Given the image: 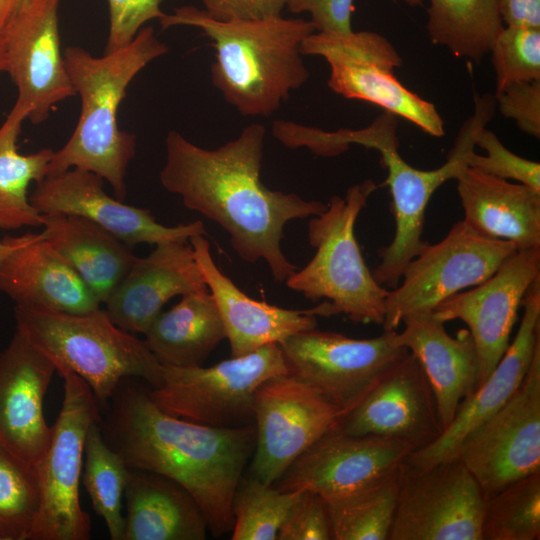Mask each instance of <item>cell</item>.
Returning <instances> with one entry per match:
<instances>
[{
	"label": "cell",
	"instance_id": "d590c367",
	"mask_svg": "<svg viewBox=\"0 0 540 540\" xmlns=\"http://www.w3.org/2000/svg\"><path fill=\"white\" fill-rule=\"evenodd\" d=\"M40 503L36 467L0 442V540H29Z\"/></svg>",
	"mask_w": 540,
	"mask_h": 540
},
{
	"label": "cell",
	"instance_id": "e575fe53",
	"mask_svg": "<svg viewBox=\"0 0 540 540\" xmlns=\"http://www.w3.org/2000/svg\"><path fill=\"white\" fill-rule=\"evenodd\" d=\"M540 539V471L485 499L481 540Z\"/></svg>",
	"mask_w": 540,
	"mask_h": 540
},
{
	"label": "cell",
	"instance_id": "ac0fdd59",
	"mask_svg": "<svg viewBox=\"0 0 540 540\" xmlns=\"http://www.w3.org/2000/svg\"><path fill=\"white\" fill-rule=\"evenodd\" d=\"M412 449L401 442L345 433L339 425L297 456L273 485L280 491H312L326 502L383 480Z\"/></svg>",
	"mask_w": 540,
	"mask_h": 540
},
{
	"label": "cell",
	"instance_id": "9a60e30c",
	"mask_svg": "<svg viewBox=\"0 0 540 540\" xmlns=\"http://www.w3.org/2000/svg\"><path fill=\"white\" fill-rule=\"evenodd\" d=\"M345 413L312 386L289 373L264 382L254 399L256 443L251 476L274 485L292 461Z\"/></svg>",
	"mask_w": 540,
	"mask_h": 540
},
{
	"label": "cell",
	"instance_id": "4dcf8cb0",
	"mask_svg": "<svg viewBox=\"0 0 540 540\" xmlns=\"http://www.w3.org/2000/svg\"><path fill=\"white\" fill-rule=\"evenodd\" d=\"M27 112L14 104L0 126V229L16 230L42 226L43 217L29 201L32 182H41L48 174L54 150L43 148L23 155L17 140Z\"/></svg>",
	"mask_w": 540,
	"mask_h": 540
},
{
	"label": "cell",
	"instance_id": "4316f807",
	"mask_svg": "<svg viewBox=\"0 0 540 540\" xmlns=\"http://www.w3.org/2000/svg\"><path fill=\"white\" fill-rule=\"evenodd\" d=\"M463 222L517 250L540 248V191L466 167L455 178Z\"/></svg>",
	"mask_w": 540,
	"mask_h": 540
},
{
	"label": "cell",
	"instance_id": "6da1fadb",
	"mask_svg": "<svg viewBox=\"0 0 540 540\" xmlns=\"http://www.w3.org/2000/svg\"><path fill=\"white\" fill-rule=\"evenodd\" d=\"M265 135V127L253 123L235 139L207 149L171 130L159 179L166 191L181 197L186 208L221 226L242 260H264L273 278L285 282L297 267L281 248L284 226L319 215L327 204L263 184Z\"/></svg>",
	"mask_w": 540,
	"mask_h": 540
},
{
	"label": "cell",
	"instance_id": "f546056e",
	"mask_svg": "<svg viewBox=\"0 0 540 540\" xmlns=\"http://www.w3.org/2000/svg\"><path fill=\"white\" fill-rule=\"evenodd\" d=\"M144 336L161 364L191 367L201 366L226 339V332L208 290L181 296L179 303L155 318Z\"/></svg>",
	"mask_w": 540,
	"mask_h": 540
},
{
	"label": "cell",
	"instance_id": "7bdbcfd3",
	"mask_svg": "<svg viewBox=\"0 0 540 540\" xmlns=\"http://www.w3.org/2000/svg\"><path fill=\"white\" fill-rule=\"evenodd\" d=\"M285 7L294 14L309 13L316 32L353 30L354 0H286Z\"/></svg>",
	"mask_w": 540,
	"mask_h": 540
},
{
	"label": "cell",
	"instance_id": "8d00e7d4",
	"mask_svg": "<svg viewBox=\"0 0 540 540\" xmlns=\"http://www.w3.org/2000/svg\"><path fill=\"white\" fill-rule=\"evenodd\" d=\"M302 491H280L251 476L241 477L232 500V540H277Z\"/></svg>",
	"mask_w": 540,
	"mask_h": 540
},
{
	"label": "cell",
	"instance_id": "3957f363",
	"mask_svg": "<svg viewBox=\"0 0 540 540\" xmlns=\"http://www.w3.org/2000/svg\"><path fill=\"white\" fill-rule=\"evenodd\" d=\"M159 22L162 29L198 28L211 40L212 84L243 116L272 115L310 76L301 52L303 41L316 32L310 20L280 15L221 21L204 9L182 6Z\"/></svg>",
	"mask_w": 540,
	"mask_h": 540
},
{
	"label": "cell",
	"instance_id": "e0dca14e",
	"mask_svg": "<svg viewBox=\"0 0 540 540\" xmlns=\"http://www.w3.org/2000/svg\"><path fill=\"white\" fill-rule=\"evenodd\" d=\"M540 277V248L517 250L489 278L460 291L431 312L442 322L463 321L479 362L478 386L486 380L510 344L524 297Z\"/></svg>",
	"mask_w": 540,
	"mask_h": 540
},
{
	"label": "cell",
	"instance_id": "83f0119b",
	"mask_svg": "<svg viewBox=\"0 0 540 540\" xmlns=\"http://www.w3.org/2000/svg\"><path fill=\"white\" fill-rule=\"evenodd\" d=\"M123 540H204L208 526L190 493L175 481L129 468Z\"/></svg>",
	"mask_w": 540,
	"mask_h": 540
},
{
	"label": "cell",
	"instance_id": "5bb4252c",
	"mask_svg": "<svg viewBox=\"0 0 540 540\" xmlns=\"http://www.w3.org/2000/svg\"><path fill=\"white\" fill-rule=\"evenodd\" d=\"M457 458L486 498L540 471V345L519 388L464 439Z\"/></svg>",
	"mask_w": 540,
	"mask_h": 540
},
{
	"label": "cell",
	"instance_id": "d6986e66",
	"mask_svg": "<svg viewBox=\"0 0 540 540\" xmlns=\"http://www.w3.org/2000/svg\"><path fill=\"white\" fill-rule=\"evenodd\" d=\"M104 179L78 168L46 176L36 184L29 201L41 215L81 216L98 224L128 246L157 245L205 235L201 221L175 226L159 223L148 209L123 203L104 190Z\"/></svg>",
	"mask_w": 540,
	"mask_h": 540
},
{
	"label": "cell",
	"instance_id": "ee69618b",
	"mask_svg": "<svg viewBox=\"0 0 540 540\" xmlns=\"http://www.w3.org/2000/svg\"><path fill=\"white\" fill-rule=\"evenodd\" d=\"M201 2L208 15L221 21L280 16L286 5V0H201Z\"/></svg>",
	"mask_w": 540,
	"mask_h": 540
},
{
	"label": "cell",
	"instance_id": "f1b7e54d",
	"mask_svg": "<svg viewBox=\"0 0 540 540\" xmlns=\"http://www.w3.org/2000/svg\"><path fill=\"white\" fill-rule=\"evenodd\" d=\"M46 240L104 303L137 256L113 234L81 216L42 215Z\"/></svg>",
	"mask_w": 540,
	"mask_h": 540
},
{
	"label": "cell",
	"instance_id": "d6a6232c",
	"mask_svg": "<svg viewBox=\"0 0 540 540\" xmlns=\"http://www.w3.org/2000/svg\"><path fill=\"white\" fill-rule=\"evenodd\" d=\"M99 420L94 421L86 433L82 481L95 513L106 524L110 539L123 540L122 498L129 467L103 438Z\"/></svg>",
	"mask_w": 540,
	"mask_h": 540
},
{
	"label": "cell",
	"instance_id": "9c48e42d",
	"mask_svg": "<svg viewBox=\"0 0 540 540\" xmlns=\"http://www.w3.org/2000/svg\"><path fill=\"white\" fill-rule=\"evenodd\" d=\"M301 52L320 56L327 62V85L334 93L377 105L431 136L445 134L444 121L435 105L397 79L394 70L402 65V58L381 34L353 30L314 32L303 41Z\"/></svg>",
	"mask_w": 540,
	"mask_h": 540
},
{
	"label": "cell",
	"instance_id": "5b68a950",
	"mask_svg": "<svg viewBox=\"0 0 540 540\" xmlns=\"http://www.w3.org/2000/svg\"><path fill=\"white\" fill-rule=\"evenodd\" d=\"M17 331L47 355L56 371L67 369L91 388L100 412L119 383L138 378L154 388L163 365L144 340L118 327L105 310L75 314L16 305Z\"/></svg>",
	"mask_w": 540,
	"mask_h": 540
},
{
	"label": "cell",
	"instance_id": "ba28073f",
	"mask_svg": "<svg viewBox=\"0 0 540 540\" xmlns=\"http://www.w3.org/2000/svg\"><path fill=\"white\" fill-rule=\"evenodd\" d=\"M286 373L289 368L282 349L271 343L210 367L163 365L161 382L148 388V393L158 407L175 417L211 427H242L254 424L259 387Z\"/></svg>",
	"mask_w": 540,
	"mask_h": 540
},
{
	"label": "cell",
	"instance_id": "836d02e7",
	"mask_svg": "<svg viewBox=\"0 0 540 540\" xmlns=\"http://www.w3.org/2000/svg\"><path fill=\"white\" fill-rule=\"evenodd\" d=\"M399 467L372 486L327 502L334 540H388L397 505Z\"/></svg>",
	"mask_w": 540,
	"mask_h": 540
},
{
	"label": "cell",
	"instance_id": "cb8c5ba5",
	"mask_svg": "<svg viewBox=\"0 0 540 540\" xmlns=\"http://www.w3.org/2000/svg\"><path fill=\"white\" fill-rule=\"evenodd\" d=\"M208 290L192 245L163 242L137 257L104 302L105 311L121 329L144 334L171 298Z\"/></svg>",
	"mask_w": 540,
	"mask_h": 540
},
{
	"label": "cell",
	"instance_id": "7c38bea8",
	"mask_svg": "<svg viewBox=\"0 0 540 540\" xmlns=\"http://www.w3.org/2000/svg\"><path fill=\"white\" fill-rule=\"evenodd\" d=\"M485 499L458 458L427 467L404 460L388 540H481Z\"/></svg>",
	"mask_w": 540,
	"mask_h": 540
},
{
	"label": "cell",
	"instance_id": "44dd1931",
	"mask_svg": "<svg viewBox=\"0 0 540 540\" xmlns=\"http://www.w3.org/2000/svg\"><path fill=\"white\" fill-rule=\"evenodd\" d=\"M517 333L486 380L458 407L451 424L430 445L405 461L427 467L456 459L464 439L502 407L521 385L540 345V277L528 289Z\"/></svg>",
	"mask_w": 540,
	"mask_h": 540
},
{
	"label": "cell",
	"instance_id": "bcb514c9",
	"mask_svg": "<svg viewBox=\"0 0 540 540\" xmlns=\"http://www.w3.org/2000/svg\"><path fill=\"white\" fill-rule=\"evenodd\" d=\"M28 0H0V27L27 2Z\"/></svg>",
	"mask_w": 540,
	"mask_h": 540
},
{
	"label": "cell",
	"instance_id": "681fc988",
	"mask_svg": "<svg viewBox=\"0 0 540 540\" xmlns=\"http://www.w3.org/2000/svg\"><path fill=\"white\" fill-rule=\"evenodd\" d=\"M1 250H2V245H1V241H0V256H1Z\"/></svg>",
	"mask_w": 540,
	"mask_h": 540
},
{
	"label": "cell",
	"instance_id": "1f68e13d",
	"mask_svg": "<svg viewBox=\"0 0 540 540\" xmlns=\"http://www.w3.org/2000/svg\"><path fill=\"white\" fill-rule=\"evenodd\" d=\"M503 27L500 0H429L428 37L456 57L481 62Z\"/></svg>",
	"mask_w": 540,
	"mask_h": 540
},
{
	"label": "cell",
	"instance_id": "7a4b0ae2",
	"mask_svg": "<svg viewBox=\"0 0 540 540\" xmlns=\"http://www.w3.org/2000/svg\"><path fill=\"white\" fill-rule=\"evenodd\" d=\"M123 379L105 408L103 438L129 468L165 476L186 489L201 508L208 531L233 528L232 500L256 443L255 425L211 427L163 411L148 387Z\"/></svg>",
	"mask_w": 540,
	"mask_h": 540
},
{
	"label": "cell",
	"instance_id": "ffe728a7",
	"mask_svg": "<svg viewBox=\"0 0 540 540\" xmlns=\"http://www.w3.org/2000/svg\"><path fill=\"white\" fill-rule=\"evenodd\" d=\"M356 436H374L408 445L412 452L443 432L432 387L418 359L408 352L364 399L340 421Z\"/></svg>",
	"mask_w": 540,
	"mask_h": 540
},
{
	"label": "cell",
	"instance_id": "f35d334b",
	"mask_svg": "<svg viewBox=\"0 0 540 540\" xmlns=\"http://www.w3.org/2000/svg\"><path fill=\"white\" fill-rule=\"evenodd\" d=\"M476 146L485 150L486 155H479L473 150L467 157L468 167L497 178L514 180L540 191L539 162L513 153L486 127L479 132Z\"/></svg>",
	"mask_w": 540,
	"mask_h": 540
},
{
	"label": "cell",
	"instance_id": "30bf717a",
	"mask_svg": "<svg viewBox=\"0 0 540 540\" xmlns=\"http://www.w3.org/2000/svg\"><path fill=\"white\" fill-rule=\"evenodd\" d=\"M56 372L63 378L64 395L50 444L35 466L41 503L29 540H88L91 520L80 505L79 482L86 433L101 412L80 376L67 369Z\"/></svg>",
	"mask_w": 540,
	"mask_h": 540
},
{
	"label": "cell",
	"instance_id": "7dc6e473",
	"mask_svg": "<svg viewBox=\"0 0 540 540\" xmlns=\"http://www.w3.org/2000/svg\"><path fill=\"white\" fill-rule=\"evenodd\" d=\"M6 71V51L2 28L0 27V73Z\"/></svg>",
	"mask_w": 540,
	"mask_h": 540
},
{
	"label": "cell",
	"instance_id": "484cf974",
	"mask_svg": "<svg viewBox=\"0 0 540 540\" xmlns=\"http://www.w3.org/2000/svg\"><path fill=\"white\" fill-rule=\"evenodd\" d=\"M396 341L413 354L432 387L443 431L451 424L461 402L478 386L479 362L468 329L451 336L432 313L406 316Z\"/></svg>",
	"mask_w": 540,
	"mask_h": 540
},
{
	"label": "cell",
	"instance_id": "603a6c76",
	"mask_svg": "<svg viewBox=\"0 0 540 540\" xmlns=\"http://www.w3.org/2000/svg\"><path fill=\"white\" fill-rule=\"evenodd\" d=\"M0 292L16 305L87 313L101 302L46 240L42 231L0 239Z\"/></svg>",
	"mask_w": 540,
	"mask_h": 540
},
{
	"label": "cell",
	"instance_id": "8fae6325",
	"mask_svg": "<svg viewBox=\"0 0 540 540\" xmlns=\"http://www.w3.org/2000/svg\"><path fill=\"white\" fill-rule=\"evenodd\" d=\"M516 251L508 241L477 234L463 220L455 223L406 265L398 285L388 291L384 331H395L406 316L430 313L450 296L485 281Z\"/></svg>",
	"mask_w": 540,
	"mask_h": 540
},
{
	"label": "cell",
	"instance_id": "74e56055",
	"mask_svg": "<svg viewBox=\"0 0 540 540\" xmlns=\"http://www.w3.org/2000/svg\"><path fill=\"white\" fill-rule=\"evenodd\" d=\"M489 53L496 92L513 83L540 80V27L504 25Z\"/></svg>",
	"mask_w": 540,
	"mask_h": 540
},
{
	"label": "cell",
	"instance_id": "f6af8a7d",
	"mask_svg": "<svg viewBox=\"0 0 540 540\" xmlns=\"http://www.w3.org/2000/svg\"><path fill=\"white\" fill-rule=\"evenodd\" d=\"M504 25L540 27V0H500Z\"/></svg>",
	"mask_w": 540,
	"mask_h": 540
},
{
	"label": "cell",
	"instance_id": "52a82bcc",
	"mask_svg": "<svg viewBox=\"0 0 540 540\" xmlns=\"http://www.w3.org/2000/svg\"><path fill=\"white\" fill-rule=\"evenodd\" d=\"M495 110L493 95L476 97L474 113L460 128L446 162L432 170L415 168L399 154L397 116L384 112L369 126L359 129L357 145L380 153L392 198L395 234L387 246L378 250L380 263L372 271L382 287L395 288L406 265L428 244L422 239L427 205L441 185L455 179L467 167V157L476 147V138Z\"/></svg>",
	"mask_w": 540,
	"mask_h": 540
},
{
	"label": "cell",
	"instance_id": "c3c4849f",
	"mask_svg": "<svg viewBox=\"0 0 540 540\" xmlns=\"http://www.w3.org/2000/svg\"><path fill=\"white\" fill-rule=\"evenodd\" d=\"M403 1L404 3L408 4L409 6H412V7H417V6H422L423 5V0H401Z\"/></svg>",
	"mask_w": 540,
	"mask_h": 540
},
{
	"label": "cell",
	"instance_id": "d4e9b609",
	"mask_svg": "<svg viewBox=\"0 0 540 540\" xmlns=\"http://www.w3.org/2000/svg\"><path fill=\"white\" fill-rule=\"evenodd\" d=\"M224 324L231 357H239L271 343L317 327V316L310 309H285L257 301L242 292L216 266L204 235L189 239Z\"/></svg>",
	"mask_w": 540,
	"mask_h": 540
},
{
	"label": "cell",
	"instance_id": "8992f818",
	"mask_svg": "<svg viewBox=\"0 0 540 540\" xmlns=\"http://www.w3.org/2000/svg\"><path fill=\"white\" fill-rule=\"evenodd\" d=\"M378 185L372 179L354 184L344 197L333 195L326 209L308 223L313 258L285 281L288 288L312 302L315 316L343 314L355 323L382 325L385 298L367 267L355 237L357 218Z\"/></svg>",
	"mask_w": 540,
	"mask_h": 540
},
{
	"label": "cell",
	"instance_id": "277c9868",
	"mask_svg": "<svg viewBox=\"0 0 540 540\" xmlns=\"http://www.w3.org/2000/svg\"><path fill=\"white\" fill-rule=\"evenodd\" d=\"M168 50L148 26L127 45L100 57L78 46L63 51L81 111L70 138L54 151L47 176L70 168L93 172L111 185L116 199L124 201L125 178L135 156L136 137L119 128L118 109L136 75Z\"/></svg>",
	"mask_w": 540,
	"mask_h": 540
},
{
	"label": "cell",
	"instance_id": "b9f144b4",
	"mask_svg": "<svg viewBox=\"0 0 540 540\" xmlns=\"http://www.w3.org/2000/svg\"><path fill=\"white\" fill-rule=\"evenodd\" d=\"M494 97L502 116L514 120L522 132L540 138V80L510 84Z\"/></svg>",
	"mask_w": 540,
	"mask_h": 540
},
{
	"label": "cell",
	"instance_id": "ab89813d",
	"mask_svg": "<svg viewBox=\"0 0 540 540\" xmlns=\"http://www.w3.org/2000/svg\"><path fill=\"white\" fill-rule=\"evenodd\" d=\"M327 502L319 494L302 491L289 510L277 540H332Z\"/></svg>",
	"mask_w": 540,
	"mask_h": 540
},
{
	"label": "cell",
	"instance_id": "2e32d148",
	"mask_svg": "<svg viewBox=\"0 0 540 540\" xmlns=\"http://www.w3.org/2000/svg\"><path fill=\"white\" fill-rule=\"evenodd\" d=\"M61 0H28L2 27L6 71L17 88L14 104L33 124L72 97L58 25Z\"/></svg>",
	"mask_w": 540,
	"mask_h": 540
},
{
	"label": "cell",
	"instance_id": "4fadbf2b",
	"mask_svg": "<svg viewBox=\"0 0 540 540\" xmlns=\"http://www.w3.org/2000/svg\"><path fill=\"white\" fill-rule=\"evenodd\" d=\"M396 332L356 339L314 328L294 334L279 345L289 372L346 415L409 352L397 343Z\"/></svg>",
	"mask_w": 540,
	"mask_h": 540
},
{
	"label": "cell",
	"instance_id": "7402d4cb",
	"mask_svg": "<svg viewBox=\"0 0 540 540\" xmlns=\"http://www.w3.org/2000/svg\"><path fill=\"white\" fill-rule=\"evenodd\" d=\"M54 372L50 358L17 330L0 351V442L34 466L51 441L43 403Z\"/></svg>",
	"mask_w": 540,
	"mask_h": 540
},
{
	"label": "cell",
	"instance_id": "60d3db41",
	"mask_svg": "<svg viewBox=\"0 0 540 540\" xmlns=\"http://www.w3.org/2000/svg\"><path fill=\"white\" fill-rule=\"evenodd\" d=\"M162 0H107L109 31L105 52L117 50L130 43L143 26L153 19L160 20Z\"/></svg>",
	"mask_w": 540,
	"mask_h": 540
}]
</instances>
